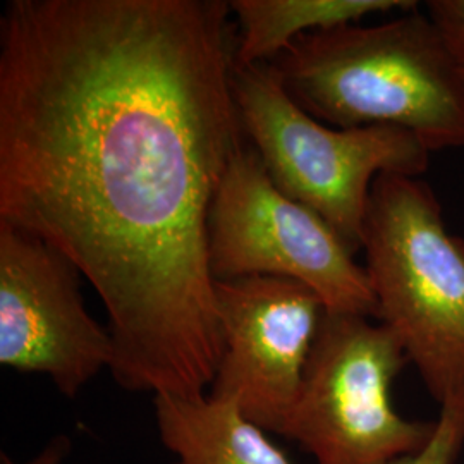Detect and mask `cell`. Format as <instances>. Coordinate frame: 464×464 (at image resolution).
<instances>
[{
  "instance_id": "1",
  "label": "cell",
  "mask_w": 464,
  "mask_h": 464,
  "mask_svg": "<svg viewBox=\"0 0 464 464\" xmlns=\"http://www.w3.org/2000/svg\"><path fill=\"white\" fill-rule=\"evenodd\" d=\"M222 0H13L0 21V222L109 315L112 379L207 396L222 358L208 220L246 147Z\"/></svg>"
},
{
  "instance_id": "2",
  "label": "cell",
  "mask_w": 464,
  "mask_h": 464,
  "mask_svg": "<svg viewBox=\"0 0 464 464\" xmlns=\"http://www.w3.org/2000/svg\"><path fill=\"white\" fill-rule=\"evenodd\" d=\"M332 128H398L433 151L464 150V76L427 11L301 34L266 63Z\"/></svg>"
},
{
  "instance_id": "3",
  "label": "cell",
  "mask_w": 464,
  "mask_h": 464,
  "mask_svg": "<svg viewBox=\"0 0 464 464\" xmlns=\"http://www.w3.org/2000/svg\"><path fill=\"white\" fill-rule=\"evenodd\" d=\"M366 276L377 320L396 335L431 398L464 389V239L421 178L382 174L366 210Z\"/></svg>"
},
{
  "instance_id": "4",
  "label": "cell",
  "mask_w": 464,
  "mask_h": 464,
  "mask_svg": "<svg viewBox=\"0 0 464 464\" xmlns=\"http://www.w3.org/2000/svg\"><path fill=\"white\" fill-rule=\"evenodd\" d=\"M232 92L249 145L285 197L322 217L354 253L382 174L421 178L430 150L398 128H332L282 88L268 64H234Z\"/></svg>"
},
{
  "instance_id": "5",
  "label": "cell",
  "mask_w": 464,
  "mask_h": 464,
  "mask_svg": "<svg viewBox=\"0 0 464 464\" xmlns=\"http://www.w3.org/2000/svg\"><path fill=\"white\" fill-rule=\"evenodd\" d=\"M408 363L379 320L324 312L282 437L316 464H392L421 450L435 420H408L392 402V385Z\"/></svg>"
},
{
  "instance_id": "6",
  "label": "cell",
  "mask_w": 464,
  "mask_h": 464,
  "mask_svg": "<svg viewBox=\"0 0 464 464\" xmlns=\"http://www.w3.org/2000/svg\"><path fill=\"white\" fill-rule=\"evenodd\" d=\"M331 226L272 183L246 143L227 169L208 220L214 281L279 277L308 285L325 312L377 318L365 266Z\"/></svg>"
},
{
  "instance_id": "7",
  "label": "cell",
  "mask_w": 464,
  "mask_h": 464,
  "mask_svg": "<svg viewBox=\"0 0 464 464\" xmlns=\"http://www.w3.org/2000/svg\"><path fill=\"white\" fill-rule=\"evenodd\" d=\"M82 277L44 239L0 222V363L47 375L71 399L114 358L111 332L84 308Z\"/></svg>"
},
{
  "instance_id": "8",
  "label": "cell",
  "mask_w": 464,
  "mask_h": 464,
  "mask_svg": "<svg viewBox=\"0 0 464 464\" xmlns=\"http://www.w3.org/2000/svg\"><path fill=\"white\" fill-rule=\"evenodd\" d=\"M216 299L224 351L208 394L281 435L325 306L308 285L279 277L217 281Z\"/></svg>"
},
{
  "instance_id": "9",
  "label": "cell",
  "mask_w": 464,
  "mask_h": 464,
  "mask_svg": "<svg viewBox=\"0 0 464 464\" xmlns=\"http://www.w3.org/2000/svg\"><path fill=\"white\" fill-rule=\"evenodd\" d=\"M153 411L170 464H293L232 399L153 396Z\"/></svg>"
},
{
  "instance_id": "10",
  "label": "cell",
  "mask_w": 464,
  "mask_h": 464,
  "mask_svg": "<svg viewBox=\"0 0 464 464\" xmlns=\"http://www.w3.org/2000/svg\"><path fill=\"white\" fill-rule=\"evenodd\" d=\"M239 28L234 64H266L301 34L360 23L363 17L394 9H413L404 0H234L229 2Z\"/></svg>"
},
{
  "instance_id": "11",
  "label": "cell",
  "mask_w": 464,
  "mask_h": 464,
  "mask_svg": "<svg viewBox=\"0 0 464 464\" xmlns=\"http://www.w3.org/2000/svg\"><path fill=\"white\" fill-rule=\"evenodd\" d=\"M464 449V389L440 404L429 444L392 464H456Z\"/></svg>"
},
{
  "instance_id": "12",
  "label": "cell",
  "mask_w": 464,
  "mask_h": 464,
  "mask_svg": "<svg viewBox=\"0 0 464 464\" xmlns=\"http://www.w3.org/2000/svg\"><path fill=\"white\" fill-rule=\"evenodd\" d=\"M425 11L446 40L464 76V0H430Z\"/></svg>"
},
{
  "instance_id": "13",
  "label": "cell",
  "mask_w": 464,
  "mask_h": 464,
  "mask_svg": "<svg viewBox=\"0 0 464 464\" xmlns=\"http://www.w3.org/2000/svg\"><path fill=\"white\" fill-rule=\"evenodd\" d=\"M71 452V440L67 435H57L50 439L36 456L24 463H16L9 454H0V464H64L67 456Z\"/></svg>"
}]
</instances>
